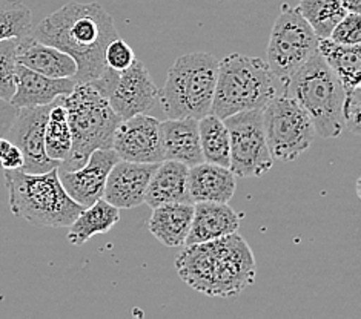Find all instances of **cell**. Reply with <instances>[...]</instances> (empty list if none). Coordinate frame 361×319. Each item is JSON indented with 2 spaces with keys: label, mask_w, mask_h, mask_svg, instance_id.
Segmentation results:
<instances>
[{
  "label": "cell",
  "mask_w": 361,
  "mask_h": 319,
  "mask_svg": "<svg viewBox=\"0 0 361 319\" xmlns=\"http://www.w3.org/2000/svg\"><path fill=\"white\" fill-rule=\"evenodd\" d=\"M117 152L111 149L94 151L87 163L75 170H59V178L66 194L75 203L88 208L103 196L111 168L118 161Z\"/></svg>",
  "instance_id": "cell-14"
},
{
  "label": "cell",
  "mask_w": 361,
  "mask_h": 319,
  "mask_svg": "<svg viewBox=\"0 0 361 319\" xmlns=\"http://www.w3.org/2000/svg\"><path fill=\"white\" fill-rule=\"evenodd\" d=\"M134 49L123 39H114L105 49V62L113 71L122 73L130 68L135 60Z\"/></svg>",
  "instance_id": "cell-30"
},
{
  "label": "cell",
  "mask_w": 361,
  "mask_h": 319,
  "mask_svg": "<svg viewBox=\"0 0 361 319\" xmlns=\"http://www.w3.org/2000/svg\"><path fill=\"white\" fill-rule=\"evenodd\" d=\"M188 166L176 160H163L149 180L143 203L151 209L166 203H192L188 192Z\"/></svg>",
  "instance_id": "cell-21"
},
{
  "label": "cell",
  "mask_w": 361,
  "mask_h": 319,
  "mask_svg": "<svg viewBox=\"0 0 361 319\" xmlns=\"http://www.w3.org/2000/svg\"><path fill=\"white\" fill-rule=\"evenodd\" d=\"M16 60L17 63L51 79H74L77 74V63L70 54L37 42L30 34L19 39Z\"/></svg>",
  "instance_id": "cell-17"
},
{
  "label": "cell",
  "mask_w": 361,
  "mask_h": 319,
  "mask_svg": "<svg viewBox=\"0 0 361 319\" xmlns=\"http://www.w3.org/2000/svg\"><path fill=\"white\" fill-rule=\"evenodd\" d=\"M113 149L120 160L135 163H161L165 160L161 122L148 114H137L118 123Z\"/></svg>",
  "instance_id": "cell-12"
},
{
  "label": "cell",
  "mask_w": 361,
  "mask_h": 319,
  "mask_svg": "<svg viewBox=\"0 0 361 319\" xmlns=\"http://www.w3.org/2000/svg\"><path fill=\"white\" fill-rule=\"evenodd\" d=\"M161 139L165 160H176L192 168L204 161L200 146L199 120L169 118L161 122Z\"/></svg>",
  "instance_id": "cell-20"
},
{
  "label": "cell",
  "mask_w": 361,
  "mask_h": 319,
  "mask_svg": "<svg viewBox=\"0 0 361 319\" xmlns=\"http://www.w3.org/2000/svg\"><path fill=\"white\" fill-rule=\"evenodd\" d=\"M219 60L209 53L178 57L169 68L160 103L168 118L200 120L211 114Z\"/></svg>",
  "instance_id": "cell-7"
},
{
  "label": "cell",
  "mask_w": 361,
  "mask_h": 319,
  "mask_svg": "<svg viewBox=\"0 0 361 319\" xmlns=\"http://www.w3.org/2000/svg\"><path fill=\"white\" fill-rule=\"evenodd\" d=\"M263 131L274 160L294 161L314 142L311 118L298 103L286 94H279L263 108Z\"/></svg>",
  "instance_id": "cell-8"
},
{
  "label": "cell",
  "mask_w": 361,
  "mask_h": 319,
  "mask_svg": "<svg viewBox=\"0 0 361 319\" xmlns=\"http://www.w3.org/2000/svg\"><path fill=\"white\" fill-rule=\"evenodd\" d=\"M32 28V14L22 0H0V40L22 39Z\"/></svg>",
  "instance_id": "cell-28"
},
{
  "label": "cell",
  "mask_w": 361,
  "mask_h": 319,
  "mask_svg": "<svg viewBox=\"0 0 361 319\" xmlns=\"http://www.w3.org/2000/svg\"><path fill=\"white\" fill-rule=\"evenodd\" d=\"M62 97H59L51 106L45 126V152L51 160H56L59 163L66 160L73 143L66 109L62 105Z\"/></svg>",
  "instance_id": "cell-26"
},
{
  "label": "cell",
  "mask_w": 361,
  "mask_h": 319,
  "mask_svg": "<svg viewBox=\"0 0 361 319\" xmlns=\"http://www.w3.org/2000/svg\"><path fill=\"white\" fill-rule=\"evenodd\" d=\"M229 131V169L240 178L268 174L274 165L263 131V109L237 112L225 120Z\"/></svg>",
  "instance_id": "cell-10"
},
{
  "label": "cell",
  "mask_w": 361,
  "mask_h": 319,
  "mask_svg": "<svg viewBox=\"0 0 361 319\" xmlns=\"http://www.w3.org/2000/svg\"><path fill=\"white\" fill-rule=\"evenodd\" d=\"M332 40L345 45H360L361 43V17L358 13H346L345 17L335 25L331 36Z\"/></svg>",
  "instance_id": "cell-31"
},
{
  "label": "cell",
  "mask_w": 361,
  "mask_h": 319,
  "mask_svg": "<svg viewBox=\"0 0 361 319\" xmlns=\"http://www.w3.org/2000/svg\"><path fill=\"white\" fill-rule=\"evenodd\" d=\"M159 163H135L118 160L111 168L103 196L118 209H133L143 204L145 192Z\"/></svg>",
  "instance_id": "cell-15"
},
{
  "label": "cell",
  "mask_w": 361,
  "mask_h": 319,
  "mask_svg": "<svg viewBox=\"0 0 361 319\" xmlns=\"http://www.w3.org/2000/svg\"><path fill=\"white\" fill-rule=\"evenodd\" d=\"M317 34L297 8L283 5L271 31L266 62L283 89L292 74L317 53Z\"/></svg>",
  "instance_id": "cell-9"
},
{
  "label": "cell",
  "mask_w": 361,
  "mask_h": 319,
  "mask_svg": "<svg viewBox=\"0 0 361 319\" xmlns=\"http://www.w3.org/2000/svg\"><path fill=\"white\" fill-rule=\"evenodd\" d=\"M194 215V203H166L152 209L148 229L163 246H185Z\"/></svg>",
  "instance_id": "cell-22"
},
{
  "label": "cell",
  "mask_w": 361,
  "mask_h": 319,
  "mask_svg": "<svg viewBox=\"0 0 361 319\" xmlns=\"http://www.w3.org/2000/svg\"><path fill=\"white\" fill-rule=\"evenodd\" d=\"M30 36L70 54L77 63L75 83L94 86L106 99L118 73L108 68L105 49L118 37L113 15L96 2H70L40 20Z\"/></svg>",
  "instance_id": "cell-1"
},
{
  "label": "cell",
  "mask_w": 361,
  "mask_h": 319,
  "mask_svg": "<svg viewBox=\"0 0 361 319\" xmlns=\"http://www.w3.org/2000/svg\"><path fill=\"white\" fill-rule=\"evenodd\" d=\"M199 135L203 160L229 168V131L221 118L214 114L199 120Z\"/></svg>",
  "instance_id": "cell-25"
},
{
  "label": "cell",
  "mask_w": 361,
  "mask_h": 319,
  "mask_svg": "<svg viewBox=\"0 0 361 319\" xmlns=\"http://www.w3.org/2000/svg\"><path fill=\"white\" fill-rule=\"evenodd\" d=\"M341 5L346 13H361V0H341Z\"/></svg>",
  "instance_id": "cell-35"
},
{
  "label": "cell",
  "mask_w": 361,
  "mask_h": 319,
  "mask_svg": "<svg viewBox=\"0 0 361 319\" xmlns=\"http://www.w3.org/2000/svg\"><path fill=\"white\" fill-rule=\"evenodd\" d=\"M74 86V79H51V77L39 74L27 66L17 63L16 91L10 103L16 108L51 105L59 97L71 94Z\"/></svg>",
  "instance_id": "cell-16"
},
{
  "label": "cell",
  "mask_w": 361,
  "mask_h": 319,
  "mask_svg": "<svg viewBox=\"0 0 361 319\" xmlns=\"http://www.w3.org/2000/svg\"><path fill=\"white\" fill-rule=\"evenodd\" d=\"M317 53L323 57L331 70L338 77L345 91L360 86L361 82V46L345 45L331 37L318 39Z\"/></svg>",
  "instance_id": "cell-23"
},
{
  "label": "cell",
  "mask_w": 361,
  "mask_h": 319,
  "mask_svg": "<svg viewBox=\"0 0 361 319\" xmlns=\"http://www.w3.org/2000/svg\"><path fill=\"white\" fill-rule=\"evenodd\" d=\"M0 166L2 169H22L23 157L6 137H0Z\"/></svg>",
  "instance_id": "cell-33"
},
{
  "label": "cell",
  "mask_w": 361,
  "mask_h": 319,
  "mask_svg": "<svg viewBox=\"0 0 361 319\" xmlns=\"http://www.w3.org/2000/svg\"><path fill=\"white\" fill-rule=\"evenodd\" d=\"M360 112H361V88L346 91L345 103H343V122L350 132L360 134Z\"/></svg>",
  "instance_id": "cell-32"
},
{
  "label": "cell",
  "mask_w": 361,
  "mask_h": 319,
  "mask_svg": "<svg viewBox=\"0 0 361 319\" xmlns=\"http://www.w3.org/2000/svg\"><path fill=\"white\" fill-rule=\"evenodd\" d=\"M120 220V209L109 204L105 198H100L88 208H85L77 218L70 224L68 241L73 246L80 247L92 237L106 234Z\"/></svg>",
  "instance_id": "cell-24"
},
{
  "label": "cell",
  "mask_w": 361,
  "mask_h": 319,
  "mask_svg": "<svg viewBox=\"0 0 361 319\" xmlns=\"http://www.w3.org/2000/svg\"><path fill=\"white\" fill-rule=\"evenodd\" d=\"M159 99L160 89L152 80L148 68L139 58H135L130 68L118 73L116 86L108 101L116 114L122 120H126L137 114H148L156 106Z\"/></svg>",
  "instance_id": "cell-13"
},
{
  "label": "cell",
  "mask_w": 361,
  "mask_h": 319,
  "mask_svg": "<svg viewBox=\"0 0 361 319\" xmlns=\"http://www.w3.org/2000/svg\"><path fill=\"white\" fill-rule=\"evenodd\" d=\"M19 39L0 40V99L10 101L16 91V51Z\"/></svg>",
  "instance_id": "cell-29"
},
{
  "label": "cell",
  "mask_w": 361,
  "mask_h": 319,
  "mask_svg": "<svg viewBox=\"0 0 361 319\" xmlns=\"http://www.w3.org/2000/svg\"><path fill=\"white\" fill-rule=\"evenodd\" d=\"M235 186V175L229 168L202 161L188 169V192L192 203H229Z\"/></svg>",
  "instance_id": "cell-19"
},
{
  "label": "cell",
  "mask_w": 361,
  "mask_h": 319,
  "mask_svg": "<svg viewBox=\"0 0 361 319\" xmlns=\"http://www.w3.org/2000/svg\"><path fill=\"white\" fill-rule=\"evenodd\" d=\"M4 178L13 215L34 226L68 227L85 209L66 194L57 168L44 174L5 169Z\"/></svg>",
  "instance_id": "cell-3"
},
{
  "label": "cell",
  "mask_w": 361,
  "mask_h": 319,
  "mask_svg": "<svg viewBox=\"0 0 361 319\" xmlns=\"http://www.w3.org/2000/svg\"><path fill=\"white\" fill-rule=\"evenodd\" d=\"M283 94L294 99L311 118L315 134L337 139L345 129L343 103L346 91L323 57L315 53L292 74Z\"/></svg>",
  "instance_id": "cell-6"
},
{
  "label": "cell",
  "mask_w": 361,
  "mask_h": 319,
  "mask_svg": "<svg viewBox=\"0 0 361 319\" xmlns=\"http://www.w3.org/2000/svg\"><path fill=\"white\" fill-rule=\"evenodd\" d=\"M279 94L283 86L268 63L259 57L231 54L219 62L211 114L225 120L237 112L263 109Z\"/></svg>",
  "instance_id": "cell-5"
},
{
  "label": "cell",
  "mask_w": 361,
  "mask_h": 319,
  "mask_svg": "<svg viewBox=\"0 0 361 319\" xmlns=\"http://www.w3.org/2000/svg\"><path fill=\"white\" fill-rule=\"evenodd\" d=\"M71 131V151L59 170H75L97 149L113 148L114 132L122 122L105 96L88 83H75L71 94L62 97Z\"/></svg>",
  "instance_id": "cell-4"
},
{
  "label": "cell",
  "mask_w": 361,
  "mask_h": 319,
  "mask_svg": "<svg viewBox=\"0 0 361 319\" xmlns=\"http://www.w3.org/2000/svg\"><path fill=\"white\" fill-rule=\"evenodd\" d=\"M176 269L189 287L212 298L237 296L252 286L257 275L252 250L237 232L185 246Z\"/></svg>",
  "instance_id": "cell-2"
},
{
  "label": "cell",
  "mask_w": 361,
  "mask_h": 319,
  "mask_svg": "<svg viewBox=\"0 0 361 319\" xmlns=\"http://www.w3.org/2000/svg\"><path fill=\"white\" fill-rule=\"evenodd\" d=\"M297 10L311 25L318 39L329 37L335 25L346 14L341 0H300Z\"/></svg>",
  "instance_id": "cell-27"
},
{
  "label": "cell",
  "mask_w": 361,
  "mask_h": 319,
  "mask_svg": "<svg viewBox=\"0 0 361 319\" xmlns=\"http://www.w3.org/2000/svg\"><path fill=\"white\" fill-rule=\"evenodd\" d=\"M51 106L53 103L45 106L19 108L6 134V139L22 154L23 172L44 174L60 165L59 161L51 160L45 152V126Z\"/></svg>",
  "instance_id": "cell-11"
},
{
  "label": "cell",
  "mask_w": 361,
  "mask_h": 319,
  "mask_svg": "<svg viewBox=\"0 0 361 319\" xmlns=\"http://www.w3.org/2000/svg\"><path fill=\"white\" fill-rule=\"evenodd\" d=\"M17 111H19V108L11 105L10 101L0 99V137H6L17 115Z\"/></svg>",
  "instance_id": "cell-34"
},
{
  "label": "cell",
  "mask_w": 361,
  "mask_h": 319,
  "mask_svg": "<svg viewBox=\"0 0 361 319\" xmlns=\"http://www.w3.org/2000/svg\"><path fill=\"white\" fill-rule=\"evenodd\" d=\"M240 229V215L229 203L199 201L194 203V215L185 246L204 243L234 234Z\"/></svg>",
  "instance_id": "cell-18"
}]
</instances>
